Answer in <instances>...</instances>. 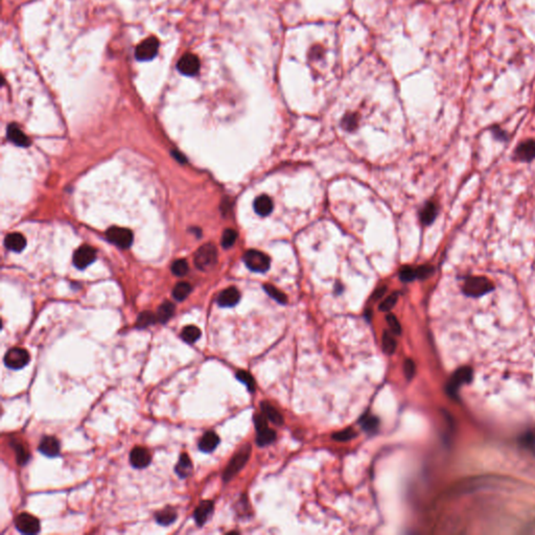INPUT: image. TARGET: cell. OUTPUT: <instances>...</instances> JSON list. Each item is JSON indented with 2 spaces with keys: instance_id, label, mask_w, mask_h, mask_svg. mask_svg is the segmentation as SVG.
I'll return each mask as SVG.
<instances>
[{
  "instance_id": "1",
  "label": "cell",
  "mask_w": 535,
  "mask_h": 535,
  "mask_svg": "<svg viewBox=\"0 0 535 535\" xmlns=\"http://www.w3.org/2000/svg\"><path fill=\"white\" fill-rule=\"evenodd\" d=\"M242 259H244L247 268L252 272L265 273V272L270 269V257L265 254L264 252H260L258 250H248L247 252H245Z\"/></svg>"
},
{
  "instance_id": "2",
  "label": "cell",
  "mask_w": 535,
  "mask_h": 535,
  "mask_svg": "<svg viewBox=\"0 0 535 535\" xmlns=\"http://www.w3.org/2000/svg\"><path fill=\"white\" fill-rule=\"evenodd\" d=\"M218 261V251L217 248L211 245H203L194 254V265L202 271H208Z\"/></svg>"
},
{
  "instance_id": "3",
  "label": "cell",
  "mask_w": 535,
  "mask_h": 535,
  "mask_svg": "<svg viewBox=\"0 0 535 535\" xmlns=\"http://www.w3.org/2000/svg\"><path fill=\"white\" fill-rule=\"evenodd\" d=\"M250 455H251V445L247 444V445H245L244 447H242V449L235 457H233V458L231 459V461L229 462V464L227 465L225 472H224V474H223L224 481L228 482L237 474H238L241 471V469L246 465V463L248 462V460L250 458Z\"/></svg>"
},
{
  "instance_id": "4",
  "label": "cell",
  "mask_w": 535,
  "mask_h": 535,
  "mask_svg": "<svg viewBox=\"0 0 535 535\" xmlns=\"http://www.w3.org/2000/svg\"><path fill=\"white\" fill-rule=\"evenodd\" d=\"M493 290V285L485 277H470L463 286V292L470 297H480Z\"/></svg>"
},
{
  "instance_id": "5",
  "label": "cell",
  "mask_w": 535,
  "mask_h": 535,
  "mask_svg": "<svg viewBox=\"0 0 535 535\" xmlns=\"http://www.w3.org/2000/svg\"><path fill=\"white\" fill-rule=\"evenodd\" d=\"M30 359L31 356L27 350L20 347H14L7 350V353L5 354L4 364L9 369L19 370V369L24 368L30 363Z\"/></svg>"
},
{
  "instance_id": "6",
  "label": "cell",
  "mask_w": 535,
  "mask_h": 535,
  "mask_svg": "<svg viewBox=\"0 0 535 535\" xmlns=\"http://www.w3.org/2000/svg\"><path fill=\"white\" fill-rule=\"evenodd\" d=\"M107 238L112 244L119 246L122 249L131 247L133 244V233L131 230L121 227H111L107 231Z\"/></svg>"
},
{
  "instance_id": "7",
  "label": "cell",
  "mask_w": 535,
  "mask_h": 535,
  "mask_svg": "<svg viewBox=\"0 0 535 535\" xmlns=\"http://www.w3.org/2000/svg\"><path fill=\"white\" fill-rule=\"evenodd\" d=\"M15 526L19 532L27 535H34L40 531V522L28 513L19 514L15 520Z\"/></svg>"
},
{
  "instance_id": "8",
  "label": "cell",
  "mask_w": 535,
  "mask_h": 535,
  "mask_svg": "<svg viewBox=\"0 0 535 535\" xmlns=\"http://www.w3.org/2000/svg\"><path fill=\"white\" fill-rule=\"evenodd\" d=\"M96 258V251L88 245L81 246L73 254V264L77 269H85L90 266Z\"/></svg>"
},
{
  "instance_id": "9",
  "label": "cell",
  "mask_w": 535,
  "mask_h": 535,
  "mask_svg": "<svg viewBox=\"0 0 535 535\" xmlns=\"http://www.w3.org/2000/svg\"><path fill=\"white\" fill-rule=\"evenodd\" d=\"M159 43L156 38H149L147 40H144L142 43H140L137 48H136L135 56L140 61H147L157 55Z\"/></svg>"
},
{
  "instance_id": "10",
  "label": "cell",
  "mask_w": 535,
  "mask_h": 535,
  "mask_svg": "<svg viewBox=\"0 0 535 535\" xmlns=\"http://www.w3.org/2000/svg\"><path fill=\"white\" fill-rule=\"evenodd\" d=\"M151 454L145 447H134L130 454V462L135 469H144L151 463Z\"/></svg>"
},
{
  "instance_id": "11",
  "label": "cell",
  "mask_w": 535,
  "mask_h": 535,
  "mask_svg": "<svg viewBox=\"0 0 535 535\" xmlns=\"http://www.w3.org/2000/svg\"><path fill=\"white\" fill-rule=\"evenodd\" d=\"M200 61L197 56L192 54L184 55L178 62V69L185 75H193L199 71Z\"/></svg>"
},
{
  "instance_id": "12",
  "label": "cell",
  "mask_w": 535,
  "mask_h": 535,
  "mask_svg": "<svg viewBox=\"0 0 535 535\" xmlns=\"http://www.w3.org/2000/svg\"><path fill=\"white\" fill-rule=\"evenodd\" d=\"M240 294L237 288L231 287L222 291L218 297V304L222 307H232L238 303Z\"/></svg>"
},
{
  "instance_id": "13",
  "label": "cell",
  "mask_w": 535,
  "mask_h": 535,
  "mask_svg": "<svg viewBox=\"0 0 535 535\" xmlns=\"http://www.w3.org/2000/svg\"><path fill=\"white\" fill-rule=\"evenodd\" d=\"M38 450L46 457H57L60 454V442L56 437L45 436L39 444Z\"/></svg>"
},
{
  "instance_id": "14",
  "label": "cell",
  "mask_w": 535,
  "mask_h": 535,
  "mask_svg": "<svg viewBox=\"0 0 535 535\" xmlns=\"http://www.w3.org/2000/svg\"><path fill=\"white\" fill-rule=\"evenodd\" d=\"M213 507H215V505L211 501H203L199 504L193 512V519L199 526H203L208 521L213 512Z\"/></svg>"
},
{
  "instance_id": "15",
  "label": "cell",
  "mask_w": 535,
  "mask_h": 535,
  "mask_svg": "<svg viewBox=\"0 0 535 535\" xmlns=\"http://www.w3.org/2000/svg\"><path fill=\"white\" fill-rule=\"evenodd\" d=\"M7 139L12 141L14 144L18 145V147L26 148L31 144V140L27 136L18 128L16 124H9L7 126Z\"/></svg>"
},
{
  "instance_id": "16",
  "label": "cell",
  "mask_w": 535,
  "mask_h": 535,
  "mask_svg": "<svg viewBox=\"0 0 535 535\" xmlns=\"http://www.w3.org/2000/svg\"><path fill=\"white\" fill-rule=\"evenodd\" d=\"M254 211L260 217H268L273 211V202L267 194H260L253 203Z\"/></svg>"
},
{
  "instance_id": "17",
  "label": "cell",
  "mask_w": 535,
  "mask_h": 535,
  "mask_svg": "<svg viewBox=\"0 0 535 535\" xmlns=\"http://www.w3.org/2000/svg\"><path fill=\"white\" fill-rule=\"evenodd\" d=\"M220 443L219 436L215 432H207L203 435L199 442V449L204 453H211L216 450V447Z\"/></svg>"
},
{
  "instance_id": "18",
  "label": "cell",
  "mask_w": 535,
  "mask_h": 535,
  "mask_svg": "<svg viewBox=\"0 0 535 535\" xmlns=\"http://www.w3.org/2000/svg\"><path fill=\"white\" fill-rule=\"evenodd\" d=\"M515 155L522 161L533 160L535 158V141L527 140L521 143L517 149V152H515Z\"/></svg>"
},
{
  "instance_id": "19",
  "label": "cell",
  "mask_w": 535,
  "mask_h": 535,
  "mask_svg": "<svg viewBox=\"0 0 535 535\" xmlns=\"http://www.w3.org/2000/svg\"><path fill=\"white\" fill-rule=\"evenodd\" d=\"M5 247L14 252H21L26 246L25 238L20 233H11L4 239Z\"/></svg>"
},
{
  "instance_id": "20",
  "label": "cell",
  "mask_w": 535,
  "mask_h": 535,
  "mask_svg": "<svg viewBox=\"0 0 535 535\" xmlns=\"http://www.w3.org/2000/svg\"><path fill=\"white\" fill-rule=\"evenodd\" d=\"M175 472L181 479H185L192 473V463L187 454H182L179 458L177 465L175 466Z\"/></svg>"
},
{
  "instance_id": "21",
  "label": "cell",
  "mask_w": 535,
  "mask_h": 535,
  "mask_svg": "<svg viewBox=\"0 0 535 535\" xmlns=\"http://www.w3.org/2000/svg\"><path fill=\"white\" fill-rule=\"evenodd\" d=\"M177 519V511L175 508L167 507L156 514V521L162 526H169Z\"/></svg>"
},
{
  "instance_id": "22",
  "label": "cell",
  "mask_w": 535,
  "mask_h": 535,
  "mask_svg": "<svg viewBox=\"0 0 535 535\" xmlns=\"http://www.w3.org/2000/svg\"><path fill=\"white\" fill-rule=\"evenodd\" d=\"M261 409H262V413L265 414V416L270 421H272V423H274L276 425H281L284 423L283 416H281V414L275 409L273 406H271L268 403H262Z\"/></svg>"
},
{
  "instance_id": "23",
  "label": "cell",
  "mask_w": 535,
  "mask_h": 535,
  "mask_svg": "<svg viewBox=\"0 0 535 535\" xmlns=\"http://www.w3.org/2000/svg\"><path fill=\"white\" fill-rule=\"evenodd\" d=\"M257 437H256V443L259 446H265L273 442L276 439V433L274 430L269 429L268 426L262 427L260 430H257Z\"/></svg>"
},
{
  "instance_id": "24",
  "label": "cell",
  "mask_w": 535,
  "mask_h": 535,
  "mask_svg": "<svg viewBox=\"0 0 535 535\" xmlns=\"http://www.w3.org/2000/svg\"><path fill=\"white\" fill-rule=\"evenodd\" d=\"M175 313V305L172 302H163L157 310V321L160 323H167L168 321L174 316Z\"/></svg>"
},
{
  "instance_id": "25",
  "label": "cell",
  "mask_w": 535,
  "mask_h": 535,
  "mask_svg": "<svg viewBox=\"0 0 535 535\" xmlns=\"http://www.w3.org/2000/svg\"><path fill=\"white\" fill-rule=\"evenodd\" d=\"M201 337V330L197 326L194 325H188L184 327L181 332V338L183 341H185L187 344H193L197 342Z\"/></svg>"
},
{
  "instance_id": "26",
  "label": "cell",
  "mask_w": 535,
  "mask_h": 535,
  "mask_svg": "<svg viewBox=\"0 0 535 535\" xmlns=\"http://www.w3.org/2000/svg\"><path fill=\"white\" fill-rule=\"evenodd\" d=\"M437 215V208L434 203H427L420 212V220L424 225H430L433 223Z\"/></svg>"
},
{
  "instance_id": "27",
  "label": "cell",
  "mask_w": 535,
  "mask_h": 535,
  "mask_svg": "<svg viewBox=\"0 0 535 535\" xmlns=\"http://www.w3.org/2000/svg\"><path fill=\"white\" fill-rule=\"evenodd\" d=\"M191 292V287L187 283H179L173 290V297L177 301H183Z\"/></svg>"
},
{
  "instance_id": "28",
  "label": "cell",
  "mask_w": 535,
  "mask_h": 535,
  "mask_svg": "<svg viewBox=\"0 0 535 535\" xmlns=\"http://www.w3.org/2000/svg\"><path fill=\"white\" fill-rule=\"evenodd\" d=\"M157 322V317L155 314L151 312H143L141 313L137 321H136V327L137 328H145L150 325H153L154 323Z\"/></svg>"
},
{
  "instance_id": "29",
  "label": "cell",
  "mask_w": 535,
  "mask_h": 535,
  "mask_svg": "<svg viewBox=\"0 0 535 535\" xmlns=\"http://www.w3.org/2000/svg\"><path fill=\"white\" fill-rule=\"evenodd\" d=\"M264 290L266 291V293L271 297L273 298L275 301H277L278 303H281V304H286L288 302V298L286 296L285 293H283V292L279 291L277 288H275L274 286L272 285H265L264 286Z\"/></svg>"
},
{
  "instance_id": "30",
  "label": "cell",
  "mask_w": 535,
  "mask_h": 535,
  "mask_svg": "<svg viewBox=\"0 0 535 535\" xmlns=\"http://www.w3.org/2000/svg\"><path fill=\"white\" fill-rule=\"evenodd\" d=\"M12 446L17 456V461L20 465H24L27 463L28 459H30V453H28L23 444L20 442H12Z\"/></svg>"
},
{
  "instance_id": "31",
  "label": "cell",
  "mask_w": 535,
  "mask_h": 535,
  "mask_svg": "<svg viewBox=\"0 0 535 535\" xmlns=\"http://www.w3.org/2000/svg\"><path fill=\"white\" fill-rule=\"evenodd\" d=\"M237 238H238V232L235 229H226L223 232L221 244L224 248L228 249L236 244Z\"/></svg>"
},
{
  "instance_id": "32",
  "label": "cell",
  "mask_w": 535,
  "mask_h": 535,
  "mask_svg": "<svg viewBox=\"0 0 535 535\" xmlns=\"http://www.w3.org/2000/svg\"><path fill=\"white\" fill-rule=\"evenodd\" d=\"M382 344H383L384 352L387 355L394 354L395 349H396V341H395V339L391 336L390 333L384 332V335H383V338H382Z\"/></svg>"
},
{
  "instance_id": "33",
  "label": "cell",
  "mask_w": 535,
  "mask_h": 535,
  "mask_svg": "<svg viewBox=\"0 0 535 535\" xmlns=\"http://www.w3.org/2000/svg\"><path fill=\"white\" fill-rule=\"evenodd\" d=\"M188 264L185 259H178L173 262L172 272L176 276H184L188 272Z\"/></svg>"
},
{
  "instance_id": "34",
  "label": "cell",
  "mask_w": 535,
  "mask_h": 535,
  "mask_svg": "<svg viewBox=\"0 0 535 535\" xmlns=\"http://www.w3.org/2000/svg\"><path fill=\"white\" fill-rule=\"evenodd\" d=\"M237 377L238 381H240L242 384H245L247 386V388L249 389V391H254L255 390V381L254 378L252 377V375L247 372V371H238L237 373Z\"/></svg>"
},
{
  "instance_id": "35",
  "label": "cell",
  "mask_w": 535,
  "mask_h": 535,
  "mask_svg": "<svg viewBox=\"0 0 535 535\" xmlns=\"http://www.w3.org/2000/svg\"><path fill=\"white\" fill-rule=\"evenodd\" d=\"M356 432L353 430V429H345V430H342L340 432H337L333 435V439L336 440V441H341V442H345V441H348V440H352L353 438H355L356 437Z\"/></svg>"
},
{
  "instance_id": "36",
  "label": "cell",
  "mask_w": 535,
  "mask_h": 535,
  "mask_svg": "<svg viewBox=\"0 0 535 535\" xmlns=\"http://www.w3.org/2000/svg\"><path fill=\"white\" fill-rule=\"evenodd\" d=\"M361 423H362V426H363L364 430L370 432V431H373V430L376 429L378 423H379V420L373 415H366V416H364L362 418Z\"/></svg>"
},
{
  "instance_id": "37",
  "label": "cell",
  "mask_w": 535,
  "mask_h": 535,
  "mask_svg": "<svg viewBox=\"0 0 535 535\" xmlns=\"http://www.w3.org/2000/svg\"><path fill=\"white\" fill-rule=\"evenodd\" d=\"M400 278H401V280L405 281V283H410V281L417 278L416 269H414L412 267H409V266H406V267L402 268V270L400 271Z\"/></svg>"
},
{
  "instance_id": "38",
  "label": "cell",
  "mask_w": 535,
  "mask_h": 535,
  "mask_svg": "<svg viewBox=\"0 0 535 535\" xmlns=\"http://www.w3.org/2000/svg\"><path fill=\"white\" fill-rule=\"evenodd\" d=\"M397 299H398V294L392 293L390 296L387 297L381 304H379V309H381L382 312H389V310H391L396 304Z\"/></svg>"
},
{
  "instance_id": "39",
  "label": "cell",
  "mask_w": 535,
  "mask_h": 535,
  "mask_svg": "<svg viewBox=\"0 0 535 535\" xmlns=\"http://www.w3.org/2000/svg\"><path fill=\"white\" fill-rule=\"evenodd\" d=\"M386 320H387V323H388L389 327H390V329L392 330V332L395 335H401L402 326H401L400 321L397 320V318L392 314H389V315H387Z\"/></svg>"
},
{
  "instance_id": "40",
  "label": "cell",
  "mask_w": 535,
  "mask_h": 535,
  "mask_svg": "<svg viewBox=\"0 0 535 535\" xmlns=\"http://www.w3.org/2000/svg\"><path fill=\"white\" fill-rule=\"evenodd\" d=\"M433 272H434V268L432 266L423 265L416 269V276L419 279H425L427 277H430L433 274Z\"/></svg>"
},
{
  "instance_id": "41",
  "label": "cell",
  "mask_w": 535,
  "mask_h": 535,
  "mask_svg": "<svg viewBox=\"0 0 535 535\" xmlns=\"http://www.w3.org/2000/svg\"><path fill=\"white\" fill-rule=\"evenodd\" d=\"M405 374L408 379H411L415 373V365L411 359H406L405 362Z\"/></svg>"
},
{
  "instance_id": "42",
  "label": "cell",
  "mask_w": 535,
  "mask_h": 535,
  "mask_svg": "<svg viewBox=\"0 0 535 535\" xmlns=\"http://www.w3.org/2000/svg\"><path fill=\"white\" fill-rule=\"evenodd\" d=\"M344 122L346 123V126L345 128L347 130H350V129H354L355 126L357 125V119H356V116L354 115H348L346 116V119L344 120Z\"/></svg>"
},
{
  "instance_id": "43",
  "label": "cell",
  "mask_w": 535,
  "mask_h": 535,
  "mask_svg": "<svg viewBox=\"0 0 535 535\" xmlns=\"http://www.w3.org/2000/svg\"><path fill=\"white\" fill-rule=\"evenodd\" d=\"M385 292H386V288H385V287L377 289V290L375 291V294H374V299H378V298H381V297H382V296L384 295V293H385Z\"/></svg>"
}]
</instances>
